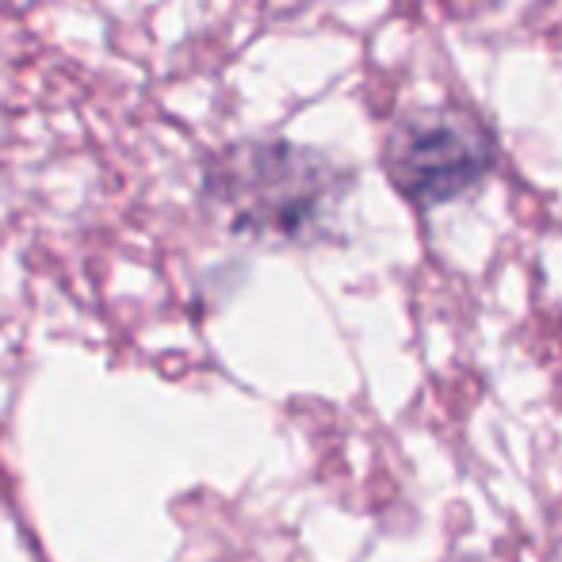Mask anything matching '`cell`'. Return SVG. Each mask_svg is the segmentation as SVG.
I'll list each match as a JSON object with an SVG mask.
<instances>
[{
    "mask_svg": "<svg viewBox=\"0 0 562 562\" xmlns=\"http://www.w3.org/2000/svg\"><path fill=\"white\" fill-rule=\"evenodd\" d=\"M352 184V169L329 154L280 138L237 142L207 172V195L226 211L237 234L288 245L322 241Z\"/></svg>",
    "mask_w": 562,
    "mask_h": 562,
    "instance_id": "6da1fadb",
    "label": "cell"
},
{
    "mask_svg": "<svg viewBox=\"0 0 562 562\" xmlns=\"http://www.w3.org/2000/svg\"><path fill=\"white\" fill-rule=\"evenodd\" d=\"M379 161L394 192L429 215L486 184L497 169V138L486 119L459 104H417L391 119Z\"/></svg>",
    "mask_w": 562,
    "mask_h": 562,
    "instance_id": "7a4b0ae2",
    "label": "cell"
}]
</instances>
